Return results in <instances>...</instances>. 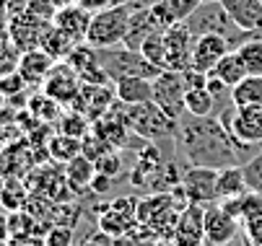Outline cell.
<instances>
[{"label": "cell", "instance_id": "cell-12", "mask_svg": "<svg viewBox=\"0 0 262 246\" xmlns=\"http://www.w3.org/2000/svg\"><path fill=\"white\" fill-rule=\"evenodd\" d=\"M55 57L50 52H45L42 47H34L18 55L16 60V70L21 73V78L26 81V86H42L50 76V70L55 67Z\"/></svg>", "mask_w": 262, "mask_h": 246}, {"label": "cell", "instance_id": "cell-4", "mask_svg": "<svg viewBox=\"0 0 262 246\" xmlns=\"http://www.w3.org/2000/svg\"><path fill=\"white\" fill-rule=\"evenodd\" d=\"M125 125L135 135H140L143 140H166V137H174L177 127H179V122H174L156 101L127 107Z\"/></svg>", "mask_w": 262, "mask_h": 246}, {"label": "cell", "instance_id": "cell-21", "mask_svg": "<svg viewBox=\"0 0 262 246\" xmlns=\"http://www.w3.org/2000/svg\"><path fill=\"white\" fill-rule=\"evenodd\" d=\"M210 73L221 81V83H226L229 88H234L239 81H244L249 73H247V67H244V62H242V57L236 55V50H231V52H226L221 60H218V65L210 70Z\"/></svg>", "mask_w": 262, "mask_h": 246}, {"label": "cell", "instance_id": "cell-20", "mask_svg": "<svg viewBox=\"0 0 262 246\" xmlns=\"http://www.w3.org/2000/svg\"><path fill=\"white\" fill-rule=\"evenodd\" d=\"M215 189H218V200H229V197H242V194H247L249 187H247V177H244V166L236 163V166L218 168Z\"/></svg>", "mask_w": 262, "mask_h": 246}, {"label": "cell", "instance_id": "cell-23", "mask_svg": "<svg viewBox=\"0 0 262 246\" xmlns=\"http://www.w3.org/2000/svg\"><path fill=\"white\" fill-rule=\"evenodd\" d=\"M39 47H42L45 52H50L55 60H65V57H68L73 50H76L78 44H76V42H70L55 23H47L45 31H42V42H39Z\"/></svg>", "mask_w": 262, "mask_h": 246}, {"label": "cell", "instance_id": "cell-22", "mask_svg": "<svg viewBox=\"0 0 262 246\" xmlns=\"http://www.w3.org/2000/svg\"><path fill=\"white\" fill-rule=\"evenodd\" d=\"M65 174H68V184L73 187V189H83V187H91V182H94V177H96V163L89 158V156H76L70 163H68V168H65Z\"/></svg>", "mask_w": 262, "mask_h": 246}, {"label": "cell", "instance_id": "cell-1", "mask_svg": "<svg viewBox=\"0 0 262 246\" xmlns=\"http://www.w3.org/2000/svg\"><path fill=\"white\" fill-rule=\"evenodd\" d=\"M174 143L179 156L187 161V166H205V168H226L249 161L244 156L252 148H244L236 143L234 135L221 125L215 114L210 117H195L184 114L179 119Z\"/></svg>", "mask_w": 262, "mask_h": 246}, {"label": "cell", "instance_id": "cell-8", "mask_svg": "<svg viewBox=\"0 0 262 246\" xmlns=\"http://www.w3.org/2000/svg\"><path fill=\"white\" fill-rule=\"evenodd\" d=\"M166 42V70H187L192 67V50H195V37L190 34L184 23L169 26L164 31Z\"/></svg>", "mask_w": 262, "mask_h": 246}, {"label": "cell", "instance_id": "cell-41", "mask_svg": "<svg viewBox=\"0 0 262 246\" xmlns=\"http://www.w3.org/2000/svg\"><path fill=\"white\" fill-rule=\"evenodd\" d=\"M112 243H115V238H112V236H106L104 231H99V233H94L86 243H81V246H112Z\"/></svg>", "mask_w": 262, "mask_h": 246}, {"label": "cell", "instance_id": "cell-38", "mask_svg": "<svg viewBox=\"0 0 262 246\" xmlns=\"http://www.w3.org/2000/svg\"><path fill=\"white\" fill-rule=\"evenodd\" d=\"M242 228H244V236H247L254 246H262V218H254V220L244 223Z\"/></svg>", "mask_w": 262, "mask_h": 246}, {"label": "cell", "instance_id": "cell-9", "mask_svg": "<svg viewBox=\"0 0 262 246\" xmlns=\"http://www.w3.org/2000/svg\"><path fill=\"white\" fill-rule=\"evenodd\" d=\"M239 220L221 207V202L205 205V243H231L239 238Z\"/></svg>", "mask_w": 262, "mask_h": 246}, {"label": "cell", "instance_id": "cell-46", "mask_svg": "<svg viewBox=\"0 0 262 246\" xmlns=\"http://www.w3.org/2000/svg\"><path fill=\"white\" fill-rule=\"evenodd\" d=\"M117 3H130V0H117Z\"/></svg>", "mask_w": 262, "mask_h": 246}, {"label": "cell", "instance_id": "cell-40", "mask_svg": "<svg viewBox=\"0 0 262 246\" xmlns=\"http://www.w3.org/2000/svg\"><path fill=\"white\" fill-rule=\"evenodd\" d=\"M26 3H29V0H3V11H6L8 18H11V16L24 13V11H26Z\"/></svg>", "mask_w": 262, "mask_h": 246}, {"label": "cell", "instance_id": "cell-31", "mask_svg": "<svg viewBox=\"0 0 262 246\" xmlns=\"http://www.w3.org/2000/svg\"><path fill=\"white\" fill-rule=\"evenodd\" d=\"M242 166H244V177H247L249 192H259L262 194V151L257 156H252L249 161H244Z\"/></svg>", "mask_w": 262, "mask_h": 246}, {"label": "cell", "instance_id": "cell-39", "mask_svg": "<svg viewBox=\"0 0 262 246\" xmlns=\"http://www.w3.org/2000/svg\"><path fill=\"white\" fill-rule=\"evenodd\" d=\"M76 3L81 8H86L89 13H99L104 8H112V6H117V0H76Z\"/></svg>", "mask_w": 262, "mask_h": 246}, {"label": "cell", "instance_id": "cell-47", "mask_svg": "<svg viewBox=\"0 0 262 246\" xmlns=\"http://www.w3.org/2000/svg\"><path fill=\"white\" fill-rule=\"evenodd\" d=\"M0 11H3V0H0Z\"/></svg>", "mask_w": 262, "mask_h": 246}, {"label": "cell", "instance_id": "cell-26", "mask_svg": "<svg viewBox=\"0 0 262 246\" xmlns=\"http://www.w3.org/2000/svg\"><path fill=\"white\" fill-rule=\"evenodd\" d=\"M47 151H50V156L55 158V161H60V163H70L76 156H81V151H83V143L78 137H73V135H55L52 140H50V145H47Z\"/></svg>", "mask_w": 262, "mask_h": 246}, {"label": "cell", "instance_id": "cell-18", "mask_svg": "<svg viewBox=\"0 0 262 246\" xmlns=\"http://www.w3.org/2000/svg\"><path fill=\"white\" fill-rule=\"evenodd\" d=\"M156 31H161V29H159V23H156V18H154V11H151V8H138V11H133V16H130L127 34H125L122 44H127V47H133V50H140L143 42L151 37V34H156Z\"/></svg>", "mask_w": 262, "mask_h": 246}, {"label": "cell", "instance_id": "cell-45", "mask_svg": "<svg viewBox=\"0 0 262 246\" xmlns=\"http://www.w3.org/2000/svg\"><path fill=\"white\" fill-rule=\"evenodd\" d=\"M156 246H177L174 241H156Z\"/></svg>", "mask_w": 262, "mask_h": 246}, {"label": "cell", "instance_id": "cell-30", "mask_svg": "<svg viewBox=\"0 0 262 246\" xmlns=\"http://www.w3.org/2000/svg\"><path fill=\"white\" fill-rule=\"evenodd\" d=\"M57 6L52 3V0H29L26 3V13L36 21H42V23H52L55 16H57Z\"/></svg>", "mask_w": 262, "mask_h": 246}, {"label": "cell", "instance_id": "cell-25", "mask_svg": "<svg viewBox=\"0 0 262 246\" xmlns=\"http://www.w3.org/2000/svg\"><path fill=\"white\" fill-rule=\"evenodd\" d=\"M184 109H187V114H195V117H210V114H215V96L210 93L208 86L187 88Z\"/></svg>", "mask_w": 262, "mask_h": 246}, {"label": "cell", "instance_id": "cell-10", "mask_svg": "<svg viewBox=\"0 0 262 246\" xmlns=\"http://www.w3.org/2000/svg\"><path fill=\"white\" fill-rule=\"evenodd\" d=\"M177 246H203L205 243V207L190 202L177 220L174 238Z\"/></svg>", "mask_w": 262, "mask_h": 246}, {"label": "cell", "instance_id": "cell-42", "mask_svg": "<svg viewBox=\"0 0 262 246\" xmlns=\"http://www.w3.org/2000/svg\"><path fill=\"white\" fill-rule=\"evenodd\" d=\"M11 228H8V210H0V243H8Z\"/></svg>", "mask_w": 262, "mask_h": 246}, {"label": "cell", "instance_id": "cell-34", "mask_svg": "<svg viewBox=\"0 0 262 246\" xmlns=\"http://www.w3.org/2000/svg\"><path fill=\"white\" fill-rule=\"evenodd\" d=\"M86 114L83 112H70L62 117V132L65 135H73V137H81L86 135Z\"/></svg>", "mask_w": 262, "mask_h": 246}, {"label": "cell", "instance_id": "cell-43", "mask_svg": "<svg viewBox=\"0 0 262 246\" xmlns=\"http://www.w3.org/2000/svg\"><path fill=\"white\" fill-rule=\"evenodd\" d=\"M57 8H68V6H76V0H52Z\"/></svg>", "mask_w": 262, "mask_h": 246}, {"label": "cell", "instance_id": "cell-24", "mask_svg": "<svg viewBox=\"0 0 262 246\" xmlns=\"http://www.w3.org/2000/svg\"><path fill=\"white\" fill-rule=\"evenodd\" d=\"M236 107H262V76H247L231 88Z\"/></svg>", "mask_w": 262, "mask_h": 246}, {"label": "cell", "instance_id": "cell-16", "mask_svg": "<svg viewBox=\"0 0 262 246\" xmlns=\"http://www.w3.org/2000/svg\"><path fill=\"white\" fill-rule=\"evenodd\" d=\"M115 93L117 101L125 107H135V104H148L154 101V78H143V76H127L115 81Z\"/></svg>", "mask_w": 262, "mask_h": 246}, {"label": "cell", "instance_id": "cell-6", "mask_svg": "<svg viewBox=\"0 0 262 246\" xmlns=\"http://www.w3.org/2000/svg\"><path fill=\"white\" fill-rule=\"evenodd\" d=\"M42 88H45V93H50L52 99H57L62 107H73L76 104V99H78V93H81V88H83V81H81V76L76 73V67H73L70 62H55V67L50 70V76H47V81L42 83Z\"/></svg>", "mask_w": 262, "mask_h": 246}, {"label": "cell", "instance_id": "cell-29", "mask_svg": "<svg viewBox=\"0 0 262 246\" xmlns=\"http://www.w3.org/2000/svg\"><path fill=\"white\" fill-rule=\"evenodd\" d=\"M140 52H143V57L151 62V65H156L159 70H166V42H164V31L151 34V37L143 42Z\"/></svg>", "mask_w": 262, "mask_h": 246}, {"label": "cell", "instance_id": "cell-14", "mask_svg": "<svg viewBox=\"0 0 262 246\" xmlns=\"http://www.w3.org/2000/svg\"><path fill=\"white\" fill-rule=\"evenodd\" d=\"M226 52H231V44H229V39L223 37V34H203V37L195 39L192 67L203 70V73H210Z\"/></svg>", "mask_w": 262, "mask_h": 246}, {"label": "cell", "instance_id": "cell-7", "mask_svg": "<svg viewBox=\"0 0 262 246\" xmlns=\"http://www.w3.org/2000/svg\"><path fill=\"white\" fill-rule=\"evenodd\" d=\"M218 168H205V166H187V171L182 174V189L187 194V200L195 205H213L218 202Z\"/></svg>", "mask_w": 262, "mask_h": 246}, {"label": "cell", "instance_id": "cell-13", "mask_svg": "<svg viewBox=\"0 0 262 246\" xmlns=\"http://www.w3.org/2000/svg\"><path fill=\"white\" fill-rule=\"evenodd\" d=\"M45 26H47V23L31 18L26 11L18 13V16H11V18H8V39L13 42L16 52L21 55V52H26V50L39 47Z\"/></svg>", "mask_w": 262, "mask_h": 246}, {"label": "cell", "instance_id": "cell-27", "mask_svg": "<svg viewBox=\"0 0 262 246\" xmlns=\"http://www.w3.org/2000/svg\"><path fill=\"white\" fill-rule=\"evenodd\" d=\"M29 114H34L36 119H42V122H52L62 114V104L57 99H52L50 93H36L29 99Z\"/></svg>", "mask_w": 262, "mask_h": 246}, {"label": "cell", "instance_id": "cell-44", "mask_svg": "<svg viewBox=\"0 0 262 246\" xmlns=\"http://www.w3.org/2000/svg\"><path fill=\"white\" fill-rule=\"evenodd\" d=\"M203 246H215V243H203ZM221 246H244V243H242V238H236L231 243H221Z\"/></svg>", "mask_w": 262, "mask_h": 246}, {"label": "cell", "instance_id": "cell-37", "mask_svg": "<svg viewBox=\"0 0 262 246\" xmlns=\"http://www.w3.org/2000/svg\"><path fill=\"white\" fill-rule=\"evenodd\" d=\"M24 88H26V81L21 78L18 70H11V73L0 76V93L13 96V93H18V91H24Z\"/></svg>", "mask_w": 262, "mask_h": 246}, {"label": "cell", "instance_id": "cell-32", "mask_svg": "<svg viewBox=\"0 0 262 246\" xmlns=\"http://www.w3.org/2000/svg\"><path fill=\"white\" fill-rule=\"evenodd\" d=\"M24 205V189L18 187V182H8L3 189H0V207L8 210V213H16Z\"/></svg>", "mask_w": 262, "mask_h": 246}, {"label": "cell", "instance_id": "cell-33", "mask_svg": "<svg viewBox=\"0 0 262 246\" xmlns=\"http://www.w3.org/2000/svg\"><path fill=\"white\" fill-rule=\"evenodd\" d=\"M8 228H11V238H26L34 231V218L26 213H8Z\"/></svg>", "mask_w": 262, "mask_h": 246}, {"label": "cell", "instance_id": "cell-15", "mask_svg": "<svg viewBox=\"0 0 262 246\" xmlns=\"http://www.w3.org/2000/svg\"><path fill=\"white\" fill-rule=\"evenodd\" d=\"M91 16L86 8H81L78 3L76 6H68V8H60L57 16H55V26L65 34V37L70 42H76V44H83L86 37H89V26H91Z\"/></svg>", "mask_w": 262, "mask_h": 246}, {"label": "cell", "instance_id": "cell-5", "mask_svg": "<svg viewBox=\"0 0 262 246\" xmlns=\"http://www.w3.org/2000/svg\"><path fill=\"white\" fill-rule=\"evenodd\" d=\"M184 96H187V83H184L182 70H161L154 78V101L174 122H179L187 114Z\"/></svg>", "mask_w": 262, "mask_h": 246}, {"label": "cell", "instance_id": "cell-2", "mask_svg": "<svg viewBox=\"0 0 262 246\" xmlns=\"http://www.w3.org/2000/svg\"><path fill=\"white\" fill-rule=\"evenodd\" d=\"M99 65L106 73L109 81H120L127 76H143V78H156L161 70L156 65H151L140 50H133L127 44H115V47H104L96 50Z\"/></svg>", "mask_w": 262, "mask_h": 246}, {"label": "cell", "instance_id": "cell-17", "mask_svg": "<svg viewBox=\"0 0 262 246\" xmlns=\"http://www.w3.org/2000/svg\"><path fill=\"white\" fill-rule=\"evenodd\" d=\"M200 0H156L151 6L154 11V18L159 23L161 31H166L169 26H177V23H184L190 18V13L198 8Z\"/></svg>", "mask_w": 262, "mask_h": 246}, {"label": "cell", "instance_id": "cell-36", "mask_svg": "<svg viewBox=\"0 0 262 246\" xmlns=\"http://www.w3.org/2000/svg\"><path fill=\"white\" fill-rule=\"evenodd\" d=\"M94 163H96V171H99V174H104V177H117L120 168H122V163H120V156H117V153H101Z\"/></svg>", "mask_w": 262, "mask_h": 246}, {"label": "cell", "instance_id": "cell-28", "mask_svg": "<svg viewBox=\"0 0 262 246\" xmlns=\"http://www.w3.org/2000/svg\"><path fill=\"white\" fill-rule=\"evenodd\" d=\"M236 55L242 57L249 76H262V34L259 37L247 39L244 44L236 47Z\"/></svg>", "mask_w": 262, "mask_h": 246}, {"label": "cell", "instance_id": "cell-35", "mask_svg": "<svg viewBox=\"0 0 262 246\" xmlns=\"http://www.w3.org/2000/svg\"><path fill=\"white\" fill-rule=\"evenodd\" d=\"M73 243V228L70 226H52L45 233V246H70Z\"/></svg>", "mask_w": 262, "mask_h": 246}, {"label": "cell", "instance_id": "cell-19", "mask_svg": "<svg viewBox=\"0 0 262 246\" xmlns=\"http://www.w3.org/2000/svg\"><path fill=\"white\" fill-rule=\"evenodd\" d=\"M231 21L244 31H262V0H223Z\"/></svg>", "mask_w": 262, "mask_h": 246}, {"label": "cell", "instance_id": "cell-3", "mask_svg": "<svg viewBox=\"0 0 262 246\" xmlns=\"http://www.w3.org/2000/svg\"><path fill=\"white\" fill-rule=\"evenodd\" d=\"M130 16H133V8L127 3H117V6H112V8H104V11L94 13L86 42L91 47H96V50L122 44L125 34H127Z\"/></svg>", "mask_w": 262, "mask_h": 246}, {"label": "cell", "instance_id": "cell-11", "mask_svg": "<svg viewBox=\"0 0 262 246\" xmlns=\"http://www.w3.org/2000/svg\"><path fill=\"white\" fill-rule=\"evenodd\" d=\"M229 132L244 148L262 143V107H236Z\"/></svg>", "mask_w": 262, "mask_h": 246}]
</instances>
